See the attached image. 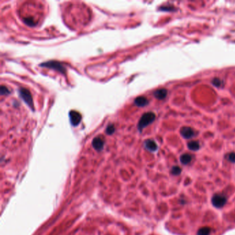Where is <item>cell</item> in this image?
Wrapping results in <instances>:
<instances>
[{
    "mask_svg": "<svg viewBox=\"0 0 235 235\" xmlns=\"http://www.w3.org/2000/svg\"><path fill=\"white\" fill-rule=\"evenodd\" d=\"M156 115L155 113L152 112H146L141 116V119H139V123H138L137 128L140 132H141L143 128H146L148 125L151 123L155 120Z\"/></svg>",
    "mask_w": 235,
    "mask_h": 235,
    "instance_id": "1",
    "label": "cell"
},
{
    "mask_svg": "<svg viewBox=\"0 0 235 235\" xmlns=\"http://www.w3.org/2000/svg\"><path fill=\"white\" fill-rule=\"evenodd\" d=\"M18 91H19V97L21 98V99L26 103L27 106H29L32 110L34 111L35 108H34L33 97H32L29 90L25 88H20Z\"/></svg>",
    "mask_w": 235,
    "mask_h": 235,
    "instance_id": "2",
    "label": "cell"
},
{
    "mask_svg": "<svg viewBox=\"0 0 235 235\" xmlns=\"http://www.w3.org/2000/svg\"><path fill=\"white\" fill-rule=\"evenodd\" d=\"M39 66H40V67L47 68V69L55 70V71H56L57 72H60V73H62L63 75L66 74V68L64 67L60 62H57V61H48V62H46L42 63V64L39 65Z\"/></svg>",
    "mask_w": 235,
    "mask_h": 235,
    "instance_id": "3",
    "label": "cell"
},
{
    "mask_svg": "<svg viewBox=\"0 0 235 235\" xmlns=\"http://www.w3.org/2000/svg\"><path fill=\"white\" fill-rule=\"evenodd\" d=\"M227 202L226 197L220 194H216L212 198V203L215 208H221L225 205Z\"/></svg>",
    "mask_w": 235,
    "mask_h": 235,
    "instance_id": "4",
    "label": "cell"
},
{
    "mask_svg": "<svg viewBox=\"0 0 235 235\" xmlns=\"http://www.w3.org/2000/svg\"><path fill=\"white\" fill-rule=\"evenodd\" d=\"M69 118L71 124L74 126H77L79 124L82 120V115L79 112L75 110H71L69 112Z\"/></svg>",
    "mask_w": 235,
    "mask_h": 235,
    "instance_id": "5",
    "label": "cell"
},
{
    "mask_svg": "<svg viewBox=\"0 0 235 235\" xmlns=\"http://www.w3.org/2000/svg\"><path fill=\"white\" fill-rule=\"evenodd\" d=\"M180 133L185 139H191L195 136V132L190 127L184 126L180 130Z\"/></svg>",
    "mask_w": 235,
    "mask_h": 235,
    "instance_id": "6",
    "label": "cell"
},
{
    "mask_svg": "<svg viewBox=\"0 0 235 235\" xmlns=\"http://www.w3.org/2000/svg\"><path fill=\"white\" fill-rule=\"evenodd\" d=\"M92 147L97 151H101L104 146V140L101 137H96L94 138L92 142Z\"/></svg>",
    "mask_w": 235,
    "mask_h": 235,
    "instance_id": "7",
    "label": "cell"
},
{
    "mask_svg": "<svg viewBox=\"0 0 235 235\" xmlns=\"http://www.w3.org/2000/svg\"><path fill=\"white\" fill-rule=\"evenodd\" d=\"M144 146L147 150L150 152L157 151L158 146L155 141L152 139H147L144 141Z\"/></svg>",
    "mask_w": 235,
    "mask_h": 235,
    "instance_id": "8",
    "label": "cell"
},
{
    "mask_svg": "<svg viewBox=\"0 0 235 235\" xmlns=\"http://www.w3.org/2000/svg\"><path fill=\"white\" fill-rule=\"evenodd\" d=\"M168 95V90L165 88L158 89L154 92V96L159 100L164 99Z\"/></svg>",
    "mask_w": 235,
    "mask_h": 235,
    "instance_id": "9",
    "label": "cell"
},
{
    "mask_svg": "<svg viewBox=\"0 0 235 235\" xmlns=\"http://www.w3.org/2000/svg\"><path fill=\"white\" fill-rule=\"evenodd\" d=\"M134 104H135L138 107H143V106H146L148 105L149 101L146 97H142V96H140V97H137L135 99H134Z\"/></svg>",
    "mask_w": 235,
    "mask_h": 235,
    "instance_id": "10",
    "label": "cell"
},
{
    "mask_svg": "<svg viewBox=\"0 0 235 235\" xmlns=\"http://www.w3.org/2000/svg\"><path fill=\"white\" fill-rule=\"evenodd\" d=\"M192 159H193V157L191 155L188 153L183 154V155L180 157V161L182 164L187 165L189 163L191 162Z\"/></svg>",
    "mask_w": 235,
    "mask_h": 235,
    "instance_id": "11",
    "label": "cell"
},
{
    "mask_svg": "<svg viewBox=\"0 0 235 235\" xmlns=\"http://www.w3.org/2000/svg\"><path fill=\"white\" fill-rule=\"evenodd\" d=\"M188 148L193 151H197L200 148V144L197 141H191L188 143Z\"/></svg>",
    "mask_w": 235,
    "mask_h": 235,
    "instance_id": "12",
    "label": "cell"
},
{
    "mask_svg": "<svg viewBox=\"0 0 235 235\" xmlns=\"http://www.w3.org/2000/svg\"><path fill=\"white\" fill-rule=\"evenodd\" d=\"M211 229L208 227H203L199 230L197 235H209L210 234Z\"/></svg>",
    "mask_w": 235,
    "mask_h": 235,
    "instance_id": "13",
    "label": "cell"
},
{
    "mask_svg": "<svg viewBox=\"0 0 235 235\" xmlns=\"http://www.w3.org/2000/svg\"><path fill=\"white\" fill-rule=\"evenodd\" d=\"M212 84L215 87L220 88L223 86V81H222L219 78H214L212 79Z\"/></svg>",
    "mask_w": 235,
    "mask_h": 235,
    "instance_id": "14",
    "label": "cell"
},
{
    "mask_svg": "<svg viewBox=\"0 0 235 235\" xmlns=\"http://www.w3.org/2000/svg\"><path fill=\"white\" fill-rule=\"evenodd\" d=\"M115 131V128H114V125L112 123H110V124L108 125L106 129V132L107 134H112Z\"/></svg>",
    "mask_w": 235,
    "mask_h": 235,
    "instance_id": "15",
    "label": "cell"
},
{
    "mask_svg": "<svg viewBox=\"0 0 235 235\" xmlns=\"http://www.w3.org/2000/svg\"><path fill=\"white\" fill-rule=\"evenodd\" d=\"M182 173V168L179 166H174L171 170V173L173 175H179Z\"/></svg>",
    "mask_w": 235,
    "mask_h": 235,
    "instance_id": "16",
    "label": "cell"
},
{
    "mask_svg": "<svg viewBox=\"0 0 235 235\" xmlns=\"http://www.w3.org/2000/svg\"><path fill=\"white\" fill-rule=\"evenodd\" d=\"M0 93H1V95H8L10 93V91L9 90V89L7 87L4 86H1L0 87Z\"/></svg>",
    "mask_w": 235,
    "mask_h": 235,
    "instance_id": "17",
    "label": "cell"
},
{
    "mask_svg": "<svg viewBox=\"0 0 235 235\" xmlns=\"http://www.w3.org/2000/svg\"><path fill=\"white\" fill-rule=\"evenodd\" d=\"M227 160L232 163H235V152H230L227 155Z\"/></svg>",
    "mask_w": 235,
    "mask_h": 235,
    "instance_id": "18",
    "label": "cell"
},
{
    "mask_svg": "<svg viewBox=\"0 0 235 235\" xmlns=\"http://www.w3.org/2000/svg\"><path fill=\"white\" fill-rule=\"evenodd\" d=\"M24 22L26 23L27 25H28L29 26H35V24H34V21L33 19L31 18H26V19H24Z\"/></svg>",
    "mask_w": 235,
    "mask_h": 235,
    "instance_id": "19",
    "label": "cell"
},
{
    "mask_svg": "<svg viewBox=\"0 0 235 235\" xmlns=\"http://www.w3.org/2000/svg\"><path fill=\"white\" fill-rule=\"evenodd\" d=\"M160 10H164V11H170V10H173L174 8L173 7H162V8H160Z\"/></svg>",
    "mask_w": 235,
    "mask_h": 235,
    "instance_id": "20",
    "label": "cell"
}]
</instances>
